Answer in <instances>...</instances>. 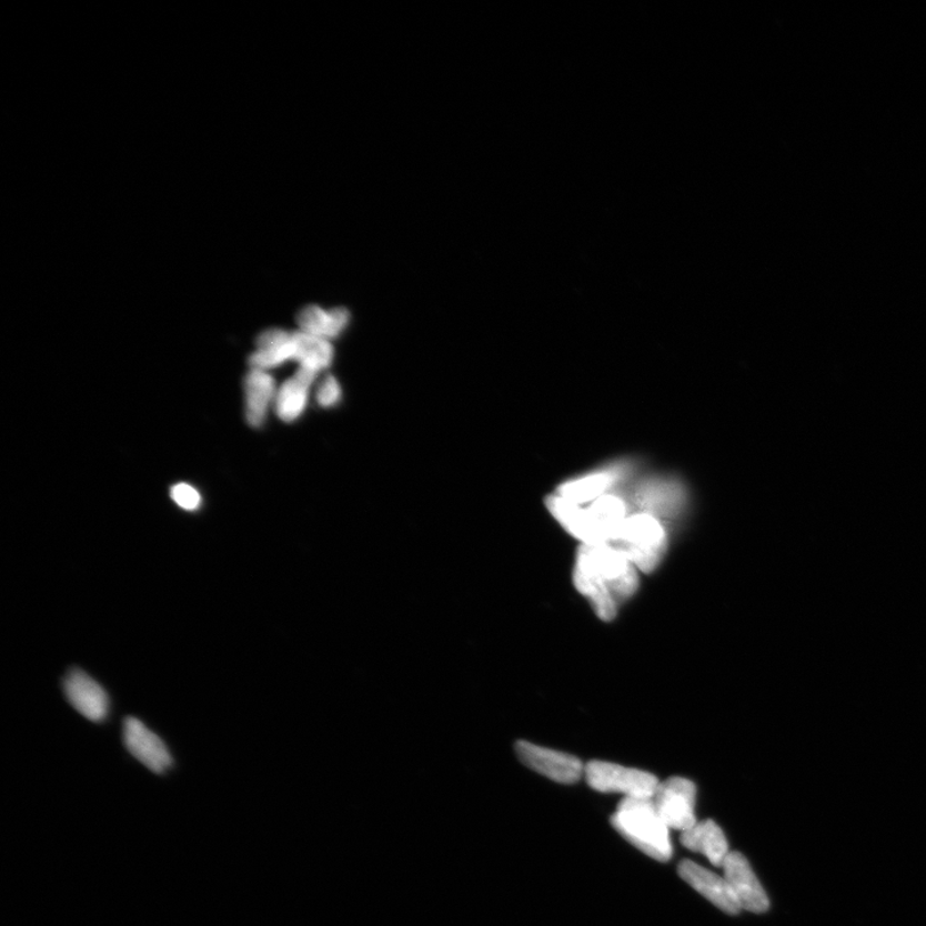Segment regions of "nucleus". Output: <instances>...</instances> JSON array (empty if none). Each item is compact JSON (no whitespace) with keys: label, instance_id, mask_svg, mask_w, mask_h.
<instances>
[{"label":"nucleus","instance_id":"f257e3e1","mask_svg":"<svg viewBox=\"0 0 926 926\" xmlns=\"http://www.w3.org/2000/svg\"><path fill=\"white\" fill-rule=\"evenodd\" d=\"M650 471L647 463H640L635 471L617 483L614 489L601 494L587 505L575 506L554 494L547 495L546 507L564 530L581 541V544L611 543L620 533L625 520L638 510L645 509Z\"/></svg>","mask_w":926,"mask_h":926},{"label":"nucleus","instance_id":"f03ea898","mask_svg":"<svg viewBox=\"0 0 926 926\" xmlns=\"http://www.w3.org/2000/svg\"><path fill=\"white\" fill-rule=\"evenodd\" d=\"M573 582L604 622L615 620L620 607L635 596L640 587L637 567L608 543L581 544Z\"/></svg>","mask_w":926,"mask_h":926},{"label":"nucleus","instance_id":"7ed1b4c3","mask_svg":"<svg viewBox=\"0 0 926 926\" xmlns=\"http://www.w3.org/2000/svg\"><path fill=\"white\" fill-rule=\"evenodd\" d=\"M672 520L652 510H638L625 520L612 544L643 573H653L670 547Z\"/></svg>","mask_w":926,"mask_h":926},{"label":"nucleus","instance_id":"20e7f679","mask_svg":"<svg viewBox=\"0 0 926 926\" xmlns=\"http://www.w3.org/2000/svg\"><path fill=\"white\" fill-rule=\"evenodd\" d=\"M625 841L660 863L672 858L670 831L654 806L653 798L625 797L611 818Z\"/></svg>","mask_w":926,"mask_h":926},{"label":"nucleus","instance_id":"39448f33","mask_svg":"<svg viewBox=\"0 0 926 926\" xmlns=\"http://www.w3.org/2000/svg\"><path fill=\"white\" fill-rule=\"evenodd\" d=\"M587 783L600 793H621L627 798H653L660 779L650 772L592 761L584 768Z\"/></svg>","mask_w":926,"mask_h":926},{"label":"nucleus","instance_id":"423d86ee","mask_svg":"<svg viewBox=\"0 0 926 926\" xmlns=\"http://www.w3.org/2000/svg\"><path fill=\"white\" fill-rule=\"evenodd\" d=\"M696 786L684 777L661 783L653 802L665 825L682 833L697 824L695 817Z\"/></svg>","mask_w":926,"mask_h":926},{"label":"nucleus","instance_id":"0eeeda50","mask_svg":"<svg viewBox=\"0 0 926 926\" xmlns=\"http://www.w3.org/2000/svg\"><path fill=\"white\" fill-rule=\"evenodd\" d=\"M515 752L524 766L558 784L578 783L586 768L574 755L525 741H519L515 744Z\"/></svg>","mask_w":926,"mask_h":926},{"label":"nucleus","instance_id":"6e6552de","mask_svg":"<svg viewBox=\"0 0 926 926\" xmlns=\"http://www.w3.org/2000/svg\"><path fill=\"white\" fill-rule=\"evenodd\" d=\"M722 868L725 874L723 877L733 890L738 907L754 914L767 912L769 908L767 893L741 852H729Z\"/></svg>","mask_w":926,"mask_h":926},{"label":"nucleus","instance_id":"1a4fd4ad","mask_svg":"<svg viewBox=\"0 0 926 926\" xmlns=\"http://www.w3.org/2000/svg\"><path fill=\"white\" fill-rule=\"evenodd\" d=\"M124 742L130 754L154 774H164L173 765L167 745L140 719L129 717L124 723Z\"/></svg>","mask_w":926,"mask_h":926},{"label":"nucleus","instance_id":"9d476101","mask_svg":"<svg viewBox=\"0 0 926 926\" xmlns=\"http://www.w3.org/2000/svg\"><path fill=\"white\" fill-rule=\"evenodd\" d=\"M678 874L690 887L701 893L702 896L711 900L723 913L737 915L742 912L725 877L706 870L705 867L690 859L682 860L678 865Z\"/></svg>","mask_w":926,"mask_h":926},{"label":"nucleus","instance_id":"9b49d317","mask_svg":"<svg viewBox=\"0 0 926 926\" xmlns=\"http://www.w3.org/2000/svg\"><path fill=\"white\" fill-rule=\"evenodd\" d=\"M72 706L88 719L100 722L108 716L109 696L97 682L79 670L69 672L63 682Z\"/></svg>","mask_w":926,"mask_h":926},{"label":"nucleus","instance_id":"f8f14e48","mask_svg":"<svg viewBox=\"0 0 926 926\" xmlns=\"http://www.w3.org/2000/svg\"><path fill=\"white\" fill-rule=\"evenodd\" d=\"M288 361H295L294 334L268 330L258 338L256 352L251 354L249 364L251 370L266 372Z\"/></svg>","mask_w":926,"mask_h":926},{"label":"nucleus","instance_id":"ddd939ff","mask_svg":"<svg viewBox=\"0 0 926 926\" xmlns=\"http://www.w3.org/2000/svg\"><path fill=\"white\" fill-rule=\"evenodd\" d=\"M681 843L690 850L702 853L717 867L723 866L729 853L726 836L713 819H705L682 833Z\"/></svg>","mask_w":926,"mask_h":926},{"label":"nucleus","instance_id":"4468645a","mask_svg":"<svg viewBox=\"0 0 926 926\" xmlns=\"http://www.w3.org/2000/svg\"><path fill=\"white\" fill-rule=\"evenodd\" d=\"M319 373L300 368L290 380L284 383L275 395V412L284 422H292L302 416L305 411L309 390Z\"/></svg>","mask_w":926,"mask_h":926},{"label":"nucleus","instance_id":"2eb2a0df","mask_svg":"<svg viewBox=\"0 0 926 926\" xmlns=\"http://www.w3.org/2000/svg\"><path fill=\"white\" fill-rule=\"evenodd\" d=\"M349 321L351 314L345 308L324 311L321 306L309 305L298 315L299 331L329 341L338 338L346 329Z\"/></svg>","mask_w":926,"mask_h":926},{"label":"nucleus","instance_id":"dca6fc26","mask_svg":"<svg viewBox=\"0 0 926 926\" xmlns=\"http://www.w3.org/2000/svg\"><path fill=\"white\" fill-rule=\"evenodd\" d=\"M246 420L251 426L263 425L268 407L275 400V384L268 372L251 370L245 380Z\"/></svg>","mask_w":926,"mask_h":926},{"label":"nucleus","instance_id":"f3484780","mask_svg":"<svg viewBox=\"0 0 926 926\" xmlns=\"http://www.w3.org/2000/svg\"><path fill=\"white\" fill-rule=\"evenodd\" d=\"M295 361L300 368L312 370L319 373L330 368L334 360V348L329 340L304 334L302 331L294 332Z\"/></svg>","mask_w":926,"mask_h":926},{"label":"nucleus","instance_id":"a211bd4d","mask_svg":"<svg viewBox=\"0 0 926 926\" xmlns=\"http://www.w3.org/2000/svg\"><path fill=\"white\" fill-rule=\"evenodd\" d=\"M341 400V387L334 376H328L316 390V402L324 409L334 407Z\"/></svg>","mask_w":926,"mask_h":926},{"label":"nucleus","instance_id":"6ab92c4d","mask_svg":"<svg viewBox=\"0 0 926 926\" xmlns=\"http://www.w3.org/2000/svg\"><path fill=\"white\" fill-rule=\"evenodd\" d=\"M170 494H172V499L177 505L187 511L198 510L201 505L199 492L189 484L182 483L174 485Z\"/></svg>","mask_w":926,"mask_h":926}]
</instances>
